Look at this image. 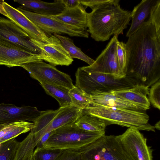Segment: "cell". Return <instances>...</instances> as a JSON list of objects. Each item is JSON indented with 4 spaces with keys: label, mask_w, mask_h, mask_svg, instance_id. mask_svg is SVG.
<instances>
[{
    "label": "cell",
    "mask_w": 160,
    "mask_h": 160,
    "mask_svg": "<svg viewBox=\"0 0 160 160\" xmlns=\"http://www.w3.org/2000/svg\"><path fill=\"white\" fill-rule=\"evenodd\" d=\"M126 76L149 87L160 78V38L152 23L128 37L125 43Z\"/></svg>",
    "instance_id": "cell-1"
},
{
    "label": "cell",
    "mask_w": 160,
    "mask_h": 160,
    "mask_svg": "<svg viewBox=\"0 0 160 160\" xmlns=\"http://www.w3.org/2000/svg\"><path fill=\"white\" fill-rule=\"evenodd\" d=\"M120 1L111 0L88 13L87 31L95 41L104 42L112 36L122 34L130 24L131 12L122 8Z\"/></svg>",
    "instance_id": "cell-2"
},
{
    "label": "cell",
    "mask_w": 160,
    "mask_h": 160,
    "mask_svg": "<svg viewBox=\"0 0 160 160\" xmlns=\"http://www.w3.org/2000/svg\"><path fill=\"white\" fill-rule=\"evenodd\" d=\"M82 114L96 117L128 128L140 130L155 131L149 122V117L145 111L108 107L92 102L82 110Z\"/></svg>",
    "instance_id": "cell-3"
},
{
    "label": "cell",
    "mask_w": 160,
    "mask_h": 160,
    "mask_svg": "<svg viewBox=\"0 0 160 160\" xmlns=\"http://www.w3.org/2000/svg\"><path fill=\"white\" fill-rule=\"evenodd\" d=\"M104 134L82 130L74 123L53 131L42 148L78 150Z\"/></svg>",
    "instance_id": "cell-4"
},
{
    "label": "cell",
    "mask_w": 160,
    "mask_h": 160,
    "mask_svg": "<svg viewBox=\"0 0 160 160\" xmlns=\"http://www.w3.org/2000/svg\"><path fill=\"white\" fill-rule=\"evenodd\" d=\"M75 86L89 95L96 91L107 92L128 88L136 84L127 77L117 79L112 76L86 71L78 68Z\"/></svg>",
    "instance_id": "cell-5"
},
{
    "label": "cell",
    "mask_w": 160,
    "mask_h": 160,
    "mask_svg": "<svg viewBox=\"0 0 160 160\" xmlns=\"http://www.w3.org/2000/svg\"><path fill=\"white\" fill-rule=\"evenodd\" d=\"M82 110L71 105L56 110L42 111L33 122L31 132L37 143L46 133L62 126L74 123L81 114Z\"/></svg>",
    "instance_id": "cell-6"
},
{
    "label": "cell",
    "mask_w": 160,
    "mask_h": 160,
    "mask_svg": "<svg viewBox=\"0 0 160 160\" xmlns=\"http://www.w3.org/2000/svg\"><path fill=\"white\" fill-rule=\"evenodd\" d=\"M78 151L81 160H132L114 135L104 134Z\"/></svg>",
    "instance_id": "cell-7"
},
{
    "label": "cell",
    "mask_w": 160,
    "mask_h": 160,
    "mask_svg": "<svg viewBox=\"0 0 160 160\" xmlns=\"http://www.w3.org/2000/svg\"><path fill=\"white\" fill-rule=\"evenodd\" d=\"M20 66L27 71L32 78L39 82L60 86L69 90L74 86L69 75L42 60L23 63Z\"/></svg>",
    "instance_id": "cell-8"
},
{
    "label": "cell",
    "mask_w": 160,
    "mask_h": 160,
    "mask_svg": "<svg viewBox=\"0 0 160 160\" xmlns=\"http://www.w3.org/2000/svg\"><path fill=\"white\" fill-rule=\"evenodd\" d=\"M118 36H113L105 48L91 65L81 67L86 71L109 75L117 79L126 77L121 70L117 54Z\"/></svg>",
    "instance_id": "cell-9"
},
{
    "label": "cell",
    "mask_w": 160,
    "mask_h": 160,
    "mask_svg": "<svg viewBox=\"0 0 160 160\" xmlns=\"http://www.w3.org/2000/svg\"><path fill=\"white\" fill-rule=\"evenodd\" d=\"M24 30L10 19L0 17V41L34 54L41 51Z\"/></svg>",
    "instance_id": "cell-10"
},
{
    "label": "cell",
    "mask_w": 160,
    "mask_h": 160,
    "mask_svg": "<svg viewBox=\"0 0 160 160\" xmlns=\"http://www.w3.org/2000/svg\"><path fill=\"white\" fill-rule=\"evenodd\" d=\"M116 137L125 152L133 160H153V150L139 130L128 128Z\"/></svg>",
    "instance_id": "cell-11"
},
{
    "label": "cell",
    "mask_w": 160,
    "mask_h": 160,
    "mask_svg": "<svg viewBox=\"0 0 160 160\" xmlns=\"http://www.w3.org/2000/svg\"><path fill=\"white\" fill-rule=\"evenodd\" d=\"M43 31L49 35L51 33L58 35L67 34L71 37L88 38L89 33L87 31H82L76 27L66 24L52 16L36 14L17 8Z\"/></svg>",
    "instance_id": "cell-12"
},
{
    "label": "cell",
    "mask_w": 160,
    "mask_h": 160,
    "mask_svg": "<svg viewBox=\"0 0 160 160\" xmlns=\"http://www.w3.org/2000/svg\"><path fill=\"white\" fill-rule=\"evenodd\" d=\"M2 5L8 18L24 30L32 38L44 43L54 42L58 38L43 31L20 11L4 1Z\"/></svg>",
    "instance_id": "cell-13"
},
{
    "label": "cell",
    "mask_w": 160,
    "mask_h": 160,
    "mask_svg": "<svg viewBox=\"0 0 160 160\" xmlns=\"http://www.w3.org/2000/svg\"><path fill=\"white\" fill-rule=\"evenodd\" d=\"M35 45L40 49L41 59L56 66L57 65L68 66L73 60L61 44L58 39L51 43H44L31 38Z\"/></svg>",
    "instance_id": "cell-14"
},
{
    "label": "cell",
    "mask_w": 160,
    "mask_h": 160,
    "mask_svg": "<svg viewBox=\"0 0 160 160\" xmlns=\"http://www.w3.org/2000/svg\"><path fill=\"white\" fill-rule=\"evenodd\" d=\"M42 111L34 107H18L12 104L0 103V124L27 121L33 122Z\"/></svg>",
    "instance_id": "cell-15"
},
{
    "label": "cell",
    "mask_w": 160,
    "mask_h": 160,
    "mask_svg": "<svg viewBox=\"0 0 160 160\" xmlns=\"http://www.w3.org/2000/svg\"><path fill=\"white\" fill-rule=\"evenodd\" d=\"M41 60L40 54H34L0 41V65L11 68Z\"/></svg>",
    "instance_id": "cell-16"
},
{
    "label": "cell",
    "mask_w": 160,
    "mask_h": 160,
    "mask_svg": "<svg viewBox=\"0 0 160 160\" xmlns=\"http://www.w3.org/2000/svg\"><path fill=\"white\" fill-rule=\"evenodd\" d=\"M21 5L20 8L36 14L52 16L62 12L65 6L63 0L49 2L38 0H14Z\"/></svg>",
    "instance_id": "cell-17"
},
{
    "label": "cell",
    "mask_w": 160,
    "mask_h": 160,
    "mask_svg": "<svg viewBox=\"0 0 160 160\" xmlns=\"http://www.w3.org/2000/svg\"><path fill=\"white\" fill-rule=\"evenodd\" d=\"M149 91L148 87L136 84L129 88L110 92L116 96L133 103L145 111L150 108V103L147 97Z\"/></svg>",
    "instance_id": "cell-18"
},
{
    "label": "cell",
    "mask_w": 160,
    "mask_h": 160,
    "mask_svg": "<svg viewBox=\"0 0 160 160\" xmlns=\"http://www.w3.org/2000/svg\"><path fill=\"white\" fill-rule=\"evenodd\" d=\"M157 0H143L135 6L131 12L132 21L126 34L128 37L145 25L149 23L152 8Z\"/></svg>",
    "instance_id": "cell-19"
},
{
    "label": "cell",
    "mask_w": 160,
    "mask_h": 160,
    "mask_svg": "<svg viewBox=\"0 0 160 160\" xmlns=\"http://www.w3.org/2000/svg\"><path fill=\"white\" fill-rule=\"evenodd\" d=\"M52 16L66 24L87 31L88 13L82 4L73 8L65 7L61 12Z\"/></svg>",
    "instance_id": "cell-20"
},
{
    "label": "cell",
    "mask_w": 160,
    "mask_h": 160,
    "mask_svg": "<svg viewBox=\"0 0 160 160\" xmlns=\"http://www.w3.org/2000/svg\"><path fill=\"white\" fill-rule=\"evenodd\" d=\"M90 96L92 102L94 103L110 107L143 111L133 103L116 96L110 91H96Z\"/></svg>",
    "instance_id": "cell-21"
},
{
    "label": "cell",
    "mask_w": 160,
    "mask_h": 160,
    "mask_svg": "<svg viewBox=\"0 0 160 160\" xmlns=\"http://www.w3.org/2000/svg\"><path fill=\"white\" fill-rule=\"evenodd\" d=\"M34 127L33 123L26 121L0 124V147L2 144L30 131Z\"/></svg>",
    "instance_id": "cell-22"
},
{
    "label": "cell",
    "mask_w": 160,
    "mask_h": 160,
    "mask_svg": "<svg viewBox=\"0 0 160 160\" xmlns=\"http://www.w3.org/2000/svg\"><path fill=\"white\" fill-rule=\"evenodd\" d=\"M80 128L93 132L105 134L106 127L111 125L108 121L87 114H82L74 123Z\"/></svg>",
    "instance_id": "cell-23"
},
{
    "label": "cell",
    "mask_w": 160,
    "mask_h": 160,
    "mask_svg": "<svg viewBox=\"0 0 160 160\" xmlns=\"http://www.w3.org/2000/svg\"><path fill=\"white\" fill-rule=\"evenodd\" d=\"M46 93L55 98L58 102L60 107L70 105L71 100L69 95V89L63 87L40 82Z\"/></svg>",
    "instance_id": "cell-24"
},
{
    "label": "cell",
    "mask_w": 160,
    "mask_h": 160,
    "mask_svg": "<svg viewBox=\"0 0 160 160\" xmlns=\"http://www.w3.org/2000/svg\"><path fill=\"white\" fill-rule=\"evenodd\" d=\"M58 38L64 48L72 58H76L82 60L91 65L94 62L92 59L83 52L81 49L74 44L73 40L68 37L54 34Z\"/></svg>",
    "instance_id": "cell-25"
},
{
    "label": "cell",
    "mask_w": 160,
    "mask_h": 160,
    "mask_svg": "<svg viewBox=\"0 0 160 160\" xmlns=\"http://www.w3.org/2000/svg\"><path fill=\"white\" fill-rule=\"evenodd\" d=\"M37 144L34 136L30 132L19 143L13 160H29L32 158L34 148Z\"/></svg>",
    "instance_id": "cell-26"
},
{
    "label": "cell",
    "mask_w": 160,
    "mask_h": 160,
    "mask_svg": "<svg viewBox=\"0 0 160 160\" xmlns=\"http://www.w3.org/2000/svg\"><path fill=\"white\" fill-rule=\"evenodd\" d=\"M69 95L71 100L70 105L82 110L92 102L90 96L75 85L69 90Z\"/></svg>",
    "instance_id": "cell-27"
},
{
    "label": "cell",
    "mask_w": 160,
    "mask_h": 160,
    "mask_svg": "<svg viewBox=\"0 0 160 160\" xmlns=\"http://www.w3.org/2000/svg\"><path fill=\"white\" fill-rule=\"evenodd\" d=\"M19 143L14 138L2 144L0 147V160H13Z\"/></svg>",
    "instance_id": "cell-28"
},
{
    "label": "cell",
    "mask_w": 160,
    "mask_h": 160,
    "mask_svg": "<svg viewBox=\"0 0 160 160\" xmlns=\"http://www.w3.org/2000/svg\"><path fill=\"white\" fill-rule=\"evenodd\" d=\"M63 150L50 148L35 149L32 158L33 160H55Z\"/></svg>",
    "instance_id": "cell-29"
},
{
    "label": "cell",
    "mask_w": 160,
    "mask_h": 160,
    "mask_svg": "<svg viewBox=\"0 0 160 160\" xmlns=\"http://www.w3.org/2000/svg\"><path fill=\"white\" fill-rule=\"evenodd\" d=\"M148 100L154 107L160 110V80L151 86L149 89Z\"/></svg>",
    "instance_id": "cell-30"
},
{
    "label": "cell",
    "mask_w": 160,
    "mask_h": 160,
    "mask_svg": "<svg viewBox=\"0 0 160 160\" xmlns=\"http://www.w3.org/2000/svg\"><path fill=\"white\" fill-rule=\"evenodd\" d=\"M155 26L158 37L160 38V0H157L151 10L149 18Z\"/></svg>",
    "instance_id": "cell-31"
},
{
    "label": "cell",
    "mask_w": 160,
    "mask_h": 160,
    "mask_svg": "<svg viewBox=\"0 0 160 160\" xmlns=\"http://www.w3.org/2000/svg\"><path fill=\"white\" fill-rule=\"evenodd\" d=\"M117 54L120 67L126 76L127 55L125 43L118 40L117 44Z\"/></svg>",
    "instance_id": "cell-32"
},
{
    "label": "cell",
    "mask_w": 160,
    "mask_h": 160,
    "mask_svg": "<svg viewBox=\"0 0 160 160\" xmlns=\"http://www.w3.org/2000/svg\"><path fill=\"white\" fill-rule=\"evenodd\" d=\"M55 160H81L80 155L78 150H63Z\"/></svg>",
    "instance_id": "cell-33"
},
{
    "label": "cell",
    "mask_w": 160,
    "mask_h": 160,
    "mask_svg": "<svg viewBox=\"0 0 160 160\" xmlns=\"http://www.w3.org/2000/svg\"><path fill=\"white\" fill-rule=\"evenodd\" d=\"M111 0H80L81 4L83 6L89 7L92 10L96 7L109 2Z\"/></svg>",
    "instance_id": "cell-34"
},
{
    "label": "cell",
    "mask_w": 160,
    "mask_h": 160,
    "mask_svg": "<svg viewBox=\"0 0 160 160\" xmlns=\"http://www.w3.org/2000/svg\"><path fill=\"white\" fill-rule=\"evenodd\" d=\"M53 131L46 133L42 137L39 141L37 143L36 146V148L35 149L39 150L42 148L43 145L46 142L52 133Z\"/></svg>",
    "instance_id": "cell-35"
},
{
    "label": "cell",
    "mask_w": 160,
    "mask_h": 160,
    "mask_svg": "<svg viewBox=\"0 0 160 160\" xmlns=\"http://www.w3.org/2000/svg\"><path fill=\"white\" fill-rule=\"evenodd\" d=\"M66 7L73 8L81 5L80 0H63Z\"/></svg>",
    "instance_id": "cell-36"
},
{
    "label": "cell",
    "mask_w": 160,
    "mask_h": 160,
    "mask_svg": "<svg viewBox=\"0 0 160 160\" xmlns=\"http://www.w3.org/2000/svg\"><path fill=\"white\" fill-rule=\"evenodd\" d=\"M3 1H0V13L8 18V15L4 9L2 5V2Z\"/></svg>",
    "instance_id": "cell-37"
},
{
    "label": "cell",
    "mask_w": 160,
    "mask_h": 160,
    "mask_svg": "<svg viewBox=\"0 0 160 160\" xmlns=\"http://www.w3.org/2000/svg\"><path fill=\"white\" fill-rule=\"evenodd\" d=\"M160 121H159L158 122H157L155 125L154 127L155 128L160 130Z\"/></svg>",
    "instance_id": "cell-38"
},
{
    "label": "cell",
    "mask_w": 160,
    "mask_h": 160,
    "mask_svg": "<svg viewBox=\"0 0 160 160\" xmlns=\"http://www.w3.org/2000/svg\"><path fill=\"white\" fill-rule=\"evenodd\" d=\"M29 160H33L32 158L31 159H30Z\"/></svg>",
    "instance_id": "cell-39"
}]
</instances>
